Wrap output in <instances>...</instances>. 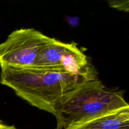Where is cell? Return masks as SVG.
Segmentation results:
<instances>
[{"label": "cell", "mask_w": 129, "mask_h": 129, "mask_svg": "<svg viewBox=\"0 0 129 129\" xmlns=\"http://www.w3.org/2000/svg\"><path fill=\"white\" fill-rule=\"evenodd\" d=\"M0 84L11 88L31 106L54 115L57 106L73 92L96 78L92 67L83 73L48 71L1 67Z\"/></svg>", "instance_id": "cell-1"}, {"label": "cell", "mask_w": 129, "mask_h": 129, "mask_svg": "<svg viewBox=\"0 0 129 129\" xmlns=\"http://www.w3.org/2000/svg\"><path fill=\"white\" fill-rule=\"evenodd\" d=\"M129 107L123 94L110 90L95 78L78 88L56 108L57 127L66 129L103 115Z\"/></svg>", "instance_id": "cell-2"}, {"label": "cell", "mask_w": 129, "mask_h": 129, "mask_svg": "<svg viewBox=\"0 0 129 129\" xmlns=\"http://www.w3.org/2000/svg\"><path fill=\"white\" fill-rule=\"evenodd\" d=\"M54 39L34 28L15 30L0 44V67L33 68L40 52Z\"/></svg>", "instance_id": "cell-3"}, {"label": "cell", "mask_w": 129, "mask_h": 129, "mask_svg": "<svg viewBox=\"0 0 129 129\" xmlns=\"http://www.w3.org/2000/svg\"><path fill=\"white\" fill-rule=\"evenodd\" d=\"M91 66L86 55L74 43L54 39L38 55L34 69L59 73H83Z\"/></svg>", "instance_id": "cell-4"}, {"label": "cell", "mask_w": 129, "mask_h": 129, "mask_svg": "<svg viewBox=\"0 0 129 129\" xmlns=\"http://www.w3.org/2000/svg\"><path fill=\"white\" fill-rule=\"evenodd\" d=\"M66 129H129V107L103 115Z\"/></svg>", "instance_id": "cell-5"}, {"label": "cell", "mask_w": 129, "mask_h": 129, "mask_svg": "<svg viewBox=\"0 0 129 129\" xmlns=\"http://www.w3.org/2000/svg\"><path fill=\"white\" fill-rule=\"evenodd\" d=\"M110 6L119 11L128 12L129 2L128 0H113L108 1Z\"/></svg>", "instance_id": "cell-6"}, {"label": "cell", "mask_w": 129, "mask_h": 129, "mask_svg": "<svg viewBox=\"0 0 129 129\" xmlns=\"http://www.w3.org/2000/svg\"><path fill=\"white\" fill-rule=\"evenodd\" d=\"M0 129H18L14 125H9L0 120Z\"/></svg>", "instance_id": "cell-7"}, {"label": "cell", "mask_w": 129, "mask_h": 129, "mask_svg": "<svg viewBox=\"0 0 129 129\" xmlns=\"http://www.w3.org/2000/svg\"><path fill=\"white\" fill-rule=\"evenodd\" d=\"M55 129H64V128H59V127H56Z\"/></svg>", "instance_id": "cell-8"}]
</instances>
